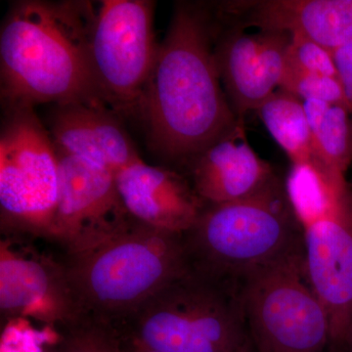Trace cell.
Masks as SVG:
<instances>
[{
    "instance_id": "cell-1",
    "label": "cell",
    "mask_w": 352,
    "mask_h": 352,
    "mask_svg": "<svg viewBox=\"0 0 352 352\" xmlns=\"http://www.w3.org/2000/svg\"><path fill=\"white\" fill-rule=\"evenodd\" d=\"M214 32L212 2H176L136 111L148 147L177 170L244 120L222 87Z\"/></svg>"
},
{
    "instance_id": "cell-2",
    "label": "cell",
    "mask_w": 352,
    "mask_h": 352,
    "mask_svg": "<svg viewBox=\"0 0 352 352\" xmlns=\"http://www.w3.org/2000/svg\"><path fill=\"white\" fill-rule=\"evenodd\" d=\"M98 2L18 0L0 30L2 108L104 103L92 66Z\"/></svg>"
},
{
    "instance_id": "cell-3",
    "label": "cell",
    "mask_w": 352,
    "mask_h": 352,
    "mask_svg": "<svg viewBox=\"0 0 352 352\" xmlns=\"http://www.w3.org/2000/svg\"><path fill=\"white\" fill-rule=\"evenodd\" d=\"M76 320L117 326L190 267L184 234L134 220L63 261Z\"/></svg>"
},
{
    "instance_id": "cell-4",
    "label": "cell",
    "mask_w": 352,
    "mask_h": 352,
    "mask_svg": "<svg viewBox=\"0 0 352 352\" xmlns=\"http://www.w3.org/2000/svg\"><path fill=\"white\" fill-rule=\"evenodd\" d=\"M184 240L191 267L238 283L256 268L305 251L302 226L281 180L247 200L207 204Z\"/></svg>"
},
{
    "instance_id": "cell-5",
    "label": "cell",
    "mask_w": 352,
    "mask_h": 352,
    "mask_svg": "<svg viewBox=\"0 0 352 352\" xmlns=\"http://www.w3.org/2000/svg\"><path fill=\"white\" fill-rule=\"evenodd\" d=\"M131 337L159 352H251L238 282L190 266L131 317Z\"/></svg>"
},
{
    "instance_id": "cell-6",
    "label": "cell",
    "mask_w": 352,
    "mask_h": 352,
    "mask_svg": "<svg viewBox=\"0 0 352 352\" xmlns=\"http://www.w3.org/2000/svg\"><path fill=\"white\" fill-rule=\"evenodd\" d=\"M59 199V163L32 106L3 108L0 131V224L4 236L50 239Z\"/></svg>"
},
{
    "instance_id": "cell-7",
    "label": "cell",
    "mask_w": 352,
    "mask_h": 352,
    "mask_svg": "<svg viewBox=\"0 0 352 352\" xmlns=\"http://www.w3.org/2000/svg\"><path fill=\"white\" fill-rule=\"evenodd\" d=\"M239 286L256 352H330V320L308 281L305 251L251 271Z\"/></svg>"
},
{
    "instance_id": "cell-8",
    "label": "cell",
    "mask_w": 352,
    "mask_h": 352,
    "mask_svg": "<svg viewBox=\"0 0 352 352\" xmlns=\"http://www.w3.org/2000/svg\"><path fill=\"white\" fill-rule=\"evenodd\" d=\"M156 2H98L91 34L92 66L102 100L122 118L135 117L160 43L154 30Z\"/></svg>"
},
{
    "instance_id": "cell-9",
    "label": "cell",
    "mask_w": 352,
    "mask_h": 352,
    "mask_svg": "<svg viewBox=\"0 0 352 352\" xmlns=\"http://www.w3.org/2000/svg\"><path fill=\"white\" fill-rule=\"evenodd\" d=\"M308 281L329 316L330 352H344L352 336V191L302 224Z\"/></svg>"
},
{
    "instance_id": "cell-10",
    "label": "cell",
    "mask_w": 352,
    "mask_h": 352,
    "mask_svg": "<svg viewBox=\"0 0 352 352\" xmlns=\"http://www.w3.org/2000/svg\"><path fill=\"white\" fill-rule=\"evenodd\" d=\"M214 54L222 87L238 119L258 110L281 87L291 36L249 28L220 14L212 2Z\"/></svg>"
},
{
    "instance_id": "cell-11",
    "label": "cell",
    "mask_w": 352,
    "mask_h": 352,
    "mask_svg": "<svg viewBox=\"0 0 352 352\" xmlns=\"http://www.w3.org/2000/svg\"><path fill=\"white\" fill-rule=\"evenodd\" d=\"M59 199L50 240L67 252L94 244L134 221L112 171L58 149Z\"/></svg>"
},
{
    "instance_id": "cell-12",
    "label": "cell",
    "mask_w": 352,
    "mask_h": 352,
    "mask_svg": "<svg viewBox=\"0 0 352 352\" xmlns=\"http://www.w3.org/2000/svg\"><path fill=\"white\" fill-rule=\"evenodd\" d=\"M29 239L4 236L0 241L1 318L32 317L67 327L76 321V312L63 261L39 252Z\"/></svg>"
},
{
    "instance_id": "cell-13",
    "label": "cell",
    "mask_w": 352,
    "mask_h": 352,
    "mask_svg": "<svg viewBox=\"0 0 352 352\" xmlns=\"http://www.w3.org/2000/svg\"><path fill=\"white\" fill-rule=\"evenodd\" d=\"M116 183L132 219L160 230L187 232L207 206L182 171L143 160L120 170Z\"/></svg>"
},
{
    "instance_id": "cell-14",
    "label": "cell",
    "mask_w": 352,
    "mask_h": 352,
    "mask_svg": "<svg viewBox=\"0 0 352 352\" xmlns=\"http://www.w3.org/2000/svg\"><path fill=\"white\" fill-rule=\"evenodd\" d=\"M217 10L247 28L285 32L335 51L352 43V0L217 1Z\"/></svg>"
},
{
    "instance_id": "cell-15",
    "label": "cell",
    "mask_w": 352,
    "mask_h": 352,
    "mask_svg": "<svg viewBox=\"0 0 352 352\" xmlns=\"http://www.w3.org/2000/svg\"><path fill=\"white\" fill-rule=\"evenodd\" d=\"M182 173L208 205L247 200L280 180L248 142L244 120L190 160Z\"/></svg>"
},
{
    "instance_id": "cell-16",
    "label": "cell",
    "mask_w": 352,
    "mask_h": 352,
    "mask_svg": "<svg viewBox=\"0 0 352 352\" xmlns=\"http://www.w3.org/2000/svg\"><path fill=\"white\" fill-rule=\"evenodd\" d=\"M58 149L117 175L140 161L122 119L99 102L52 105L46 124Z\"/></svg>"
},
{
    "instance_id": "cell-17",
    "label": "cell",
    "mask_w": 352,
    "mask_h": 352,
    "mask_svg": "<svg viewBox=\"0 0 352 352\" xmlns=\"http://www.w3.org/2000/svg\"><path fill=\"white\" fill-rule=\"evenodd\" d=\"M312 144L321 170L331 179L344 182L352 163V113L339 104L303 101Z\"/></svg>"
},
{
    "instance_id": "cell-18",
    "label": "cell",
    "mask_w": 352,
    "mask_h": 352,
    "mask_svg": "<svg viewBox=\"0 0 352 352\" xmlns=\"http://www.w3.org/2000/svg\"><path fill=\"white\" fill-rule=\"evenodd\" d=\"M256 112L292 164H312L323 173L315 155L303 101L279 88L259 106Z\"/></svg>"
},
{
    "instance_id": "cell-19",
    "label": "cell",
    "mask_w": 352,
    "mask_h": 352,
    "mask_svg": "<svg viewBox=\"0 0 352 352\" xmlns=\"http://www.w3.org/2000/svg\"><path fill=\"white\" fill-rule=\"evenodd\" d=\"M280 88L295 95L302 101H323L349 109L339 78L309 73L289 63L288 60Z\"/></svg>"
},
{
    "instance_id": "cell-20",
    "label": "cell",
    "mask_w": 352,
    "mask_h": 352,
    "mask_svg": "<svg viewBox=\"0 0 352 352\" xmlns=\"http://www.w3.org/2000/svg\"><path fill=\"white\" fill-rule=\"evenodd\" d=\"M65 328L63 352H126L119 331L110 324L80 318Z\"/></svg>"
},
{
    "instance_id": "cell-21",
    "label": "cell",
    "mask_w": 352,
    "mask_h": 352,
    "mask_svg": "<svg viewBox=\"0 0 352 352\" xmlns=\"http://www.w3.org/2000/svg\"><path fill=\"white\" fill-rule=\"evenodd\" d=\"M287 60L309 73L339 78L332 51L302 36H291Z\"/></svg>"
},
{
    "instance_id": "cell-22",
    "label": "cell",
    "mask_w": 352,
    "mask_h": 352,
    "mask_svg": "<svg viewBox=\"0 0 352 352\" xmlns=\"http://www.w3.org/2000/svg\"><path fill=\"white\" fill-rule=\"evenodd\" d=\"M332 53L346 94L347 105L352 113V43Z\"/></svg>"
},
{
    "instance_id": "cell-23",
    "label": "cell",
    "mask_w": 352,
    "mask_h": 352,
    "mask_svg": "<svg viewBox=\"0 0 352 352\" xmlns=\"http://www.w3.org/2000/svg\"><path fill=\"white\" fill-rule=\"evenodd\" d=\"M126 352H159L146 346L145 344H141L138 340L131 337V342H129V349Z\"/></svg>"
},
{
    "instance_id": "cell-24",
    "label": "cell",
    "mask_w": 352,
    "mask_h": 352,
    "mask_svg": "<svg viewBox=\"0 0 352 352\" xmlns=\"http://www.w3.org/2000/svg\"><path fill=\"white\" fill-rule=\"evenodd\" d=\"M344 352H352V336L351 340H349V344H347L346 351Z\"/></svg>"
},
{
    "instance_id": "cell-25",
    "label": "cell",
    "mask_w": 352,
    "mask_h": 352,
    "mask_svg": "<svg viewBox=\"0 0 352 352\" xmlns=\"http://www.w3.org/2000/svg\"><path fill=\"white\" fill-rule=\"evenodd\" d=\"M56 352H63V351H62V349H60L59 351H56Z\"/></svg>"
},
{
    "instance_id": "cell-26",
    "label": "cell",
    "mask_w": 352,
    "mask_h": 352,
    "mask_svg": "<svg viewBox=\"0 0 352 352\" xmlns=\"http://www.w3.org/2000/svg\"><path fill=\"white\" fill-rule=\"evenodd\" d=\"M251 352H256V351H254H254H251Z\"/></svg>"
}]
</instances>
